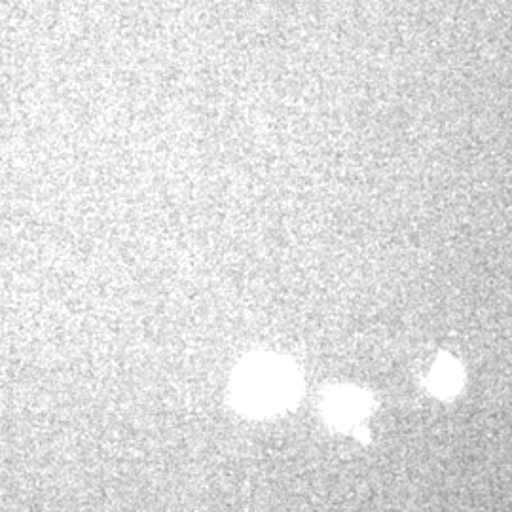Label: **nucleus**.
I'll list each match as a JSON object with an SVG mask.
<instances>
[{
	"label": "nucleus",
	"instance_id": "obj_1",
	"mask_svg": "<svg viewBox=\"0 0 512 512\" xmlns=\"http://www.w3.org/2000/svg\"><path fill=\"white\" fill-rule=\"evenodd\" d=\"M300 393L298 374L281 361L262 359L245 366L236 382V404L247 416H274L293 406Z\"/></svg>",
	"mask_w": 512,
	"mask_h": 512
},
{
	"label": "nucleus",
	"instance_id": "obj_2",
	"mask_svg": "<svg viewBox=\"0 0 512 512\" xmlns=\"http://www.w3.org/2000/svg\"><path fill=\"white\" fill-rule=\"evenodd\" d=\"M370 406L372 401L366 393L359 389L342 387L329 393V397L323 403V412L334 427L348 429L365 418L370 412Z\"/></svg>",
	"mask_w": 512,
	"mask_h": 512
},
{
	"label": "nucleus",
	"instance_id": "obj_3",
	"mask_svg": "<svg viewBox=\"0 0 512 512\" xmlns=\"http://www.w3.org/2000/svg\"><path fill=\"white\" fill-rule=\"evenodd\" d=\"M463 385V368L450 355H442L431 368L429 391L439 399H454Z\"/></svg>",
	"mask_w": 512,
	"mask_h": 512
}]
</instances>
